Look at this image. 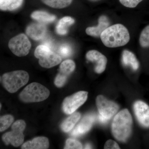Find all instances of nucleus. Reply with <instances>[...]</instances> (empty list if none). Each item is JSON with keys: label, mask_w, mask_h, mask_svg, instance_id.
<instances>
[{"label": "nucleus", "mask_w": 149, "mask_h": 149, "mask_svg": "<svg viewBox=\"0 0 149 149\" xmlns=\"http://www.w3.org/2000/svg\"><path fill=\"white\" fill-rule=\"evenodd\" d=\"M100 38L106 47L116 48L126 45L130 41V36L126 27L122 24H117L104 30Z\"/></svg>", "instance_id": "f257e3e1"}, {"label": "nucleus", "mask_w": 149, "mask_h": 149, "mask_svg": "<svg viewBox=\"0 0 149 149\" xmlns=\"http://www.w3.org/2000/svg\"><path fill=\"white\" fill-rule=\"evenodd\" d=\"M132 122V116L128 109L118 112L112 123V132L115 139L120 142H125L130 136Z\"/></svg>", "instance_id": "f03ea898"}, {"label": "nucleus", "mask_w": 149, "mask_h": 149, "mask_svg": "<svg viewBox=\"0 0 149 149\" xmlns=\"http://www.w3.org/2000/svg\"><path fill=\"white\" fill-rule=\"evenodd\" d=\"M1 79L4 88L9 93H13L27 84L29 76L24 70H16L5 73Z\"/></svg>", "instance_id": "7ed1b4c3"}, {"label": "nucleus", "mask_w": 149, "mask_h": 149, "mask_svg": "<svg viewBox=\"0 0 149 149\" xmlns=\"http://www.w3.org/2000/svg\"><path fill=\"white\" fill-rule=\"evenodd\" d=\"M50 95V91L40 83H33L25 87L19 94V99L26 103L37 102L45 100Z\"/></svg>", "instance_id": "20e7f679"}, {"label": "nucleus", "mask_w": 149, "mask_h": 149, "mask_svg": "<svg viewBox=\"0 0 149 149\" xmlns=\"http://www.w3.org/2000/svg\"><path fill=\"white\" fill-rule=\"evenodd\" d=\"M35 56L39 59L40 65L45 68L53 67L59 64L62 61L61 56L44 45H40L36 48Z\"/></svg>", "instance_id": "39448f33"}, {"label": "nucleus", "mask_w": 149, "mask_h": 149, "mask_svg": "<svg viewBox=\"0 0 149 149\" xmlns=\"http://www.w3.org/2000/svg\"><path fill=\"white\" fill-rule=\"evenodd\" d=\"M26 127L24 120H17L12 125V131L5 133L2 140L6 145L11 144L14 147H18L23 143L24 140L23 131Z\"/></svg>", "instance_id": "423d86ee"}, {"label": "nucleus", "mask_w": 149, "mask_h": 149, "mask_svg": "<svg viewBox=\"0 0 149 149\" xmlns=\"http://www.w3.org/2000/svg\"><path fill=\"white\" fill-rule=\"evenodd\" d=\"M8 47L15 55L22 57L29 53L31 44L26 35L20 34L10 39L9 42Z\"/></svg>", "instance_id": "0eeeda50"}, {"label": "nucleus", "mask_w": 149, "mask_h": 149, "mask_svg": "<svg viewBox=\"0 0 149 149\" xmlns=\"http://www.w3.org/2000/svg\"><path fill=\"white\" fill-rule=\"evenodd\" d=\"M88 96V92L80 91L67 97L63 102V111L65 114H72L86 102Z\"/></svg>", "instance_id": "6e6552de"}, {"label": "nucleus", "mask_w": 149, "mask_h": 149, "mask_svg": "<svg viewBox=\"0 0 149 149\" xmlns=\"http://www.w3.org/2000/svg\"><path fill=\"white\" fill-rule=\"evenodd\" d=\"M96 104L100 114L109 120L119 109L118 105L107 100L103 96L99 95L96 99Z\"/></svg>", "instance_id": "1a4fd4ad"}, {"label": "nucleus", "mask_w": 149, "mask_h": 149, "mask_svg": "<svg viewBox=\"0 0 149 149\" xmlns=\"http://www.w3.org/2000/svg\"><path fill=\"white\" fill-rule=\"evenodd\" d=\"M134 110L139 123L146 128H149V106L141 101L136 102Z\"/></svg>", "instance_id": "9d476101"}, {"label": "nucleus", "mask_w": 149, "mask_h": 149, "mask_svg": "<svg viewBox=\"0 0 149 149\" xmlns=\"http://www.w3.org/2000/svg\"><path fill=\"white\" fill-rule=\"evenodd\" d=\"M86 56L88 60L95 63V70L97 73L100 74L104 71L107 59L104 55L98 51L93 50L89 51L86 54Z\"/></svg>", "instance_id": "9b49d317"}, {"label": "nucleus", "mask_w": 149, "mask_h": 149, "mask_svg": "<svg viewBox=\"0 0 149 149\" xmlns=\"http://www.w3.org/2000/svg\"><path fill=\"white\" fill-rule=\"evenodd\" d=\"M95 120V117L94 116L92 115L86 116L72 130L71 133V136L77 137L87 133L91 129Z\"/></svg>", "instance_id": "f8f14e48"}, {"label": "nucleus", "mask_w": 149, "mask_h": 149, "mask_svg": "<svg viewBox=\"0 0 149 149\" xmlns=\"http://www.w3.org/2000/svg\"><path fill=\"white\" fill-rule=\"evenodd\" d=\"M26 33L31 39L34 40L42 39L46 36L47 28L45 24L40 23H33L27 27Z\"/></svg>", "instance_id": "ddd939ff"}, {"label": "nucleus", "mask_w": 149, "mask_h": 149, "mask_svg": "<svg viewBox=\"0 0 149 149\" xmlns=\"http://www.w3.org/2000/svg\"><path fill=\"white\" fill-rule=\"evenodd\" d=\"M99 24L97 26L88 27L85 30L87 35L95 37H100L102 33L109 25V22L106 16L102 15L99 19Z\"/></svg>", "instance_id": "4468645a"}, {"label": "nucleus", "mask_w": 149, "mask_h": 149, "mask_svg": "<svg viewBox=\"0 0 149 149\" xmlns=\"http://www.w3.org/2000/svg\"><path fill=\"white\" fill-rule=\"evenodd\" d=\"M49 147V141L45 137H38L32 141H28L23 144L22 149H46Z\"/></svg>", "instance_id": "2eb2a0df"}, {"label": "nucleus", "mask_w": 149, "mask_h": 149, "mask_svg": "<svg viewBox=\"0 0 149 149\" xmlns=\"http://www.w3.org/2000/svg\"><path fill=\"white\" fill-rule=\"evenodd\" d=\"M74 19L70 17H65L59 21L56 26V32L60 35H66L68 32V28L74 24Z\"/></svg>", "instance_id": "dca6fc26"}, {"label": "nucleus", "mask_w": 149, "mask_h": 149, "mask_svg": "<svg viewBox=\"0 0 149 149\" xmlns=\"http://www.w3.org/2000/svg\"><path fill=\"white\" fill-rule=\"evenodd\" d=\"M81 117V114L79 112H74L65 119L61 125V128L65 132H68L74 127V125L78 122Z\"/></svg>", "instance_id": "f3484780"}, {"label": "nucleus", "mask_w": 149, "mask_h": 149, "mask_svg": "<svg viewBox=\"0 0 149 149\" xmlns=\"http://www.w3.org/2000/svg\"><path fill=\"white\" fill-rule=\"evenodd\" d=\"M122 61L125 65H130L134 70L139 68V61L135 55L128 50H124L122 54Z\"/></svg>", "instance_id": "a211bd4d"}, {"label": "nucleus", "mask_w": 149, "mask_h": 149, "mask_svg": "<svg viewBox=\"0 0 149 149\" xmlns=\"http://www.w3.org/2000/svg\"><path fill=\"white\" fill-rule=\"evenodd\" d=\"M31 17L33 19L42 23H49L55 20L56 17L46 12L36 11L32 13Z\"/></svg>", "instance_id": "6ab92c4d"}, {"label": "nucleus", "mask_w": 149, "mask_h": 149, "mask_svg": "<svg viewBox=\"0 0 149 149\" xmlns=\"http://www.w3.org/2000/svg\"><path fill=\"white\" fill-rule=\"evenodd\" d=\"M23 0H0L1 10L12 11L20 7Z\"/></svg>", "instance_id": "aec40b11"}, {"label": "nucleus", "mask_w": 149, "mask_h": 149, "mask_svg": "<svg viewBox=\"0 0 149 149\" xmlns=\"http://www.w3.org/2000/svg\"><path fill=\"white\" fill-rule=\"evenodd\" d=\"M45 4L53 8H65L71 4L72 0H41Z\"/></svg>", "instance_id": "412c9836"}, {"label": "nucleus", "mask_w": 149, "mask_h": 149, "mask_svg": "<svg viewBox=\"0 0 149 149\" xmlns=\"http://www.w3.org/2000/svg\"><path fill=\"white\" fill-rule=\"evenodd\" d=\"M75 68V63L71 60H66L63 62L60 66V72L68 76L74 71Z\"/></svg>", "instance_id": "4be33fe9"}, {"label": "nucleus", "mask_w": 149, "mask_h": 149, "mask_svg": "<svg viewBox=\"0 0 149 149\" xmlns=\"http://www.w3.org/2000/svg\"><path fill=\"white\" fill-rule=\"evenodd\" d=\"M139 42L142 47H149V25L145 27L141 32Z\"/></svg>", "instance_id": "5701e85b"}, {"label": "nucleus", "mask_w": 149, "mask_h": 149, "mask_svg": "<svg viewBox=\"0 0 149 149\" xmlns=\"http://www.w3.org/2000/svg\"><path fill=\"white\" fill-rule=\"evenodd\" d=\"M14 118L10 115H6L1 116L0 118V131L2 132L6 130L13 122Z\"/></svg>", "instance_id": "b1692460"}, {"label": "nucleus", "mask_w": 149, "mask_h": 149, "mask_svg": "<svg viewBox=\"0 0 149 149\" xmlns=\"http://www.w3.org/2000/svg\"><path fill=\"white\" fill-rule=\"evenodd\" d=\"M58 52L63 57H68L72 53V48L68 44H63L59 47Z\"/></svg>", "instance_id": "393cba45"}, {"label": "nucleus", "mask_w": 149, "mask_h": 149, "mask_svg": "<svg viewBox=\"0 0 149 149\" xmlns=\"http://www.w3.org/2000/svg\"><path fill=\"white\" fill-rule=\"evenodd\" d=\"M83 148L82 144L79 141L74 139H69L66 140L64 149H77Z\"/></svg>", "instance_id": "a878e982"}, {"label": "nucleus", "mask_w": 149, "mask_h": 149, "mask_svg": "<svg viewBox=\"0 0 149 149\" xmlns=\"http://www.w3.org/2000/svg\"><path fill=\"white\" fill-rule=\"evenodd\" d=\"M67 76L59 73L56 76L54 80V84L56 87L61 88L65 84L66 82Z\"/></svg>", "instance_id": "bb28decb"}, {"label": "nucleus", "mask_w": 149, "mask_h": 149, "mask_svg": "<svg viewBox=\"0 0 149 149\" xmlns=\"http://www.w3.org/2000/svg\"><path fill=\"white\" fill-rule=\"evenodd\" d=\"M143 0H119L121 4L125 7L129 8L136 7L139 3Z\"/></svg>", "instance_id": "cd10ccee"}, {"label": "nucleus", "mask_w": 149, "mask_h": 149, "mask_svg": "<svg viewBox=\"0 0 149 149\" xmlns=\"http://www.w3.org/2000/svg\"><path fill=\"white\" fill-rule=\"evenodd\" d=\"M104 149H120L118 144L115 141L109 140L107 141L105 144Z\"/></svg>", "instance_id": "c85d7f7f"}, {"label": "nucleus", "mask_w": 149, "mask_h": 149, "mask_svg": "<svg viewBox=\"0 0 149 149\" xmlns=\"http://www.w3.org/2000/svg\"><path fill=\"white\" fill-rule=\"evenodd\" d=\"M98 118L99 121L103 123H106L109 120L108 119H107L105 118L103 116L100 114L99 115Z\"/></svg>", "instance_id": "c756f323"}, {"label": "nucleus", "mask_w": 149, "mask_h": 149, "mask_svg": "<svg viewBox=\"0 0 149 149\" xmlns=\"http://www.w3.org/2000/svg\"><path fill=\"white\" fill-rule=\"evenodd\" d=\"M92 146L90 144H87L85 145V149H91Z\"/></svg>", "instance_id": "7c9ffc66"}, {"label": "nucleus", "mask_w": 149, "mask_h": 149, "mask_svg": "<svg viewBox=\"0 0 149 149\" xmlns=\"http://www.w3.org/2000/svg\"><path fill=\"white\" fill-rule=\"evenodd\" d=\"M91 1H97V0H91Z\"/></svg>", "instance_id": "2f4dec72"}]
</instances>
